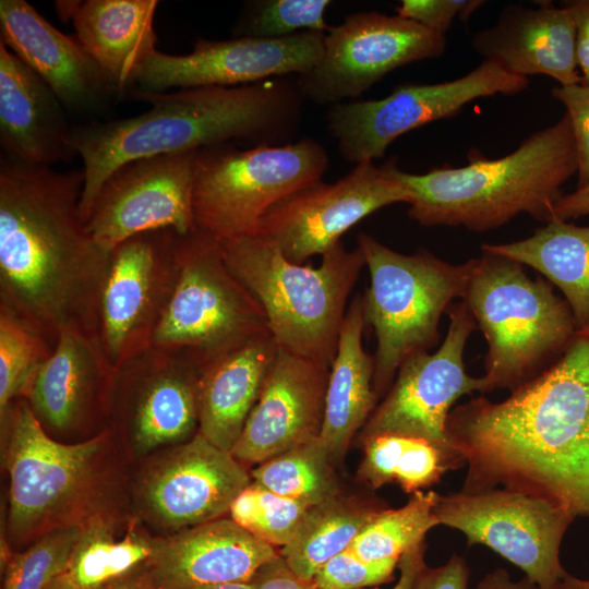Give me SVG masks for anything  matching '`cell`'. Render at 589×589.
<instances>
[{"instance_id": "obj_17", "label": "cell", "mask_w": 589, "mask_h": 589, "mask_svg": "<svg viewBox=\"0 0 589 589\" xmlns=\"http://www.w3.org/2000/svg\"><path fill=\"white\" fill-rule=\"evenodd\" d=\"M397 169L392 159L382 166L364 161L333 183H311L273 205L256 233L296 264L322 256L366 216L395 203H410Z\"/></svg>"}, {"instance_id": "obj_34", "label": "cell", "mask_w": 589, "mask_h": 589, "mask_svg": "<svg viewBox=\"0 0 589 589\" xmlns=\"http://www.w3.org/2000/svg\"><path fill=\"white\" fill-rule=\"evenodd\" d=\"M250 474L265 489L309 506L338 496L332 459L318 436L259 464Z\"/></svg>"}, {"instance_id": "obj_6", "label": "cell", "mask_w": 589, "mask_h": 589, "mask_svg": "<svg viewBox=\"0 0 589 589\" xmlns=\"http://www.w3.org/2000/svg\"><path fill=\"white\" fill-rule=\"evenodd\" d=\"M224 259L261 304L278 348L332 366L348 298L365 266L339 242L317 267L296 264L259 233L219 240Z\"/></svg>"}, {"instance_id": "obj_44", "label": "cell", "mask_w": 589, "mask_h": 589, "mask_svg": "<svg viewBox=\"0 0 589 589\" xmlns=\"http://www.w3.org/2000/svg\"><path fill=\"white\" fill-rule=\"evenodd\" d=\"M250 582L254 589H317L298 577L280 555L259 568Z\"/></svg>"}, {"instance_id": "obj_23", "label": "cell", "mask_w": 589, "mask_h": 589, "mask_svg": "<svg viewBox=\"0 0 589 589\" xmlns=\"http://www.w3.org/2000/svg\"><path fill=\"white\" fill-rule=\"evenodd\" d=\"M279 551L255 538L231 518H217L180 531L153 537L144 564L159 589H193L250 582Z\"/></svg>"}, {"instance_id": "obj_39", "label": "cell", "mask_w": 589, "mask_h": 589, "mask_svg": "<svg viewBox=\"0 0 589 589\" xmlns=\"http://www.w3.org/2000/svg\"><path fill=\"white\" fill-rule=\"evenodd\" d=\"M83 528L51 530L16 551L1 573V589H47L64 569Z\"/></svg>"}, {"instance_id": "obj_9", "label": "cell", "mask_w": 589, "mask_h": 589, "mask_svg": "<svg viewBox=\"0 0 589 589\" xmlns=\"http://www.w3.org/2000/svg\"><path fill=\"white\" fill-rule=\"evenodd\" d=\"M178 275L152 346L204 369L269 333L266 315L227 265L218 239L195 228L177 232Z\"/></svg>"}, {"instance_id": "obj_36", "label": "cell", "mask_w": 589, "mask_h": 589, "mask_svg": "<svg viewBox=\"0 0 589 589\" xmlns=\"http://www.w3.org/2000/svg\"><path fill=\"white\" fill-rule=\"evenodd\" d=\"M53 349L38 332L0 308V414L25 397Z\"/></svg>"}, {"instance_id": "obj_14", "label": "cell", "mask_w": 589, "mask_h": 589, "mask_svg": "<svg viewBox=\"0 0 589 589\" xmlns=\"http://www.w3.org/2000/svg\"><path fill=\"white\" fill-rule=\"evenodd\" d=\"M447 315L448 327L441 346L433 353H417L401 363L384 399L362 429V438L377 434L422 438L462 467L465 459L447 433L449 413L460 397L490 393V388L483 376H470L465 368L466 345L477 328L467 304L454 303Z\"/></svg>"}, {"instance_id": "obj_48", "label": "cell", "mask_w": 589, "mask_h": 589, "mask_svg": "<svg viewBox=\"0 0 589 589\" xmlns=\"http://www.w3.org/2000/svg\"><path fill=\"white\" fill-rule=\"evenodd\" d=\"M476 589H540L527 577L514 580L504 568H495L478 582Z\"/></svg>"}, {"instance_id": "obj_5", "label": "cell", "mask_w": 589, "mask_h": 589, "mask_svg": "<svg viewBox=\"0 0 589 589\" xmlns=\"http://www.w3.org/2000/svg\"><path fill=\"white\" fill-rule=\"evenodd\" d=\"M578 171L572 124L556 123L528 136L510 154L486 159L476 154L462 167L414 175L397 169L410 192L408 216L421 226L496 229L519 214L548 223L564 183Z\"/></svg>"}, {"instance_id": "obj_8", "label": "cell", "mask_w": 589, "mask_h": 589, "mask_svg": "<svg viewBox=\"0 0 589 589\" xmlns=\"http://www.w3.org/2000/svg\"><path fill=\"white\" fill-rule=\"evenodd\" d=\"M357 241L370 275L362 304L376 337L373 386L380 396L407 358L437 345L442 315L462 298L472 262L450 264L428 250L399 253L363 231Z\"/></svg>"}, {"instance_id": "obj_33", "label": "cell", "mask_w": 589, "mask_h": 589, "mask_svg": "<svg viewBox=\"0 0 589 589\" xmlns=\"http://www.w3.org/2000/svg\"><path fill=\"white\" fill-rule=\"evenodd\" d=\"M364 457L359 477L372 489L397 483L414 493L438 482L461 466L430 442L398 434H377L363 440Z\"/></svg>"}, {"instance_id": "obj_31", "label": "cell", "mask_w": 589, "mask_h": 589, "mask_svg": "<svg viewBox=\"0 0 589 589\" xmlns=\"http://www.w3.org/2000/svg\"><path fill=\"white\" fill-rule=\"evenodd\" d=\"M153 537L135 517L97 520L82 534L62 573L50 584L63 589H101L145 564Z\"/></svg>"}, {"instance_id": "obj_29", "label": "cell", "mask_w": 589, "mask_h": 589, "mask_svg": "<svg viewBox=\"0 0 589 589\" xmlns=\"http://www.w3.org/2000/svg\"><path fill=\"white\" fill-rule=\"evenodd\" d=\"M365 325L362 294H357L348 305L341 325L318 434L332 461L345 454L356 432L363 429L375 409L374 358L364 350L362 342Z\"/></svg>"}, {"instance_id": "obj_27", "label": "cell", "mask_w": 589, "mask_h": 589, "mask_svg": "<svg viewBox=\"0 0 589 589\" xmlns=\"http://www.w3.org/2000/svg\"><path fill=\"white\" fill-rule=\"evenodd\" d=\"M278 347L257 336L206 365L200 381L199 433L230 452L255 406Z\"/></svg>"}, {"instance_id": "obj_46", "label": "cell", "mask_w": 589, "mask_h": 589, "mask_svg": "<svg viewBox=\"0 0 589 589\" xmlns=\"http://www.w3.org/2000/svg\"><path fill=\"white\" fill-rule=\"evenodd\" d=\"M585 216H589V184L572 193L563 194L553 205L551 213V219L565 221Z\"/></svg>"}, {"instance_id": "obj_42", "label": "cell", "mask_w": 589, "mask_h": 589, "mask_svg": "<svg viewBox=\"0 0 589 589\" xmlns=\"http://www.w3.org/2000/svg\"><path fill=\"white\" fill-rule=\"evenodd\" d=\"M484 3L482 0H402L395 11L400 17L445 35L455 19L467 21Z\"/></svg>"}, {"instance_id": "obj_24", "label": "cell", "mask_w": 589, "mask_h": 589, "mask_svg": "<svg viewBox=\"0 0 589 589\" xmlns=\"http://www.w3.org/2000/svg\"><path fill=\"white\" fill-rule=\"evenodd\" d=\"M0 40L65 109L92 110L116 92L77 37L57 29L25 0L0 1Z\"/></svg>"}, {"instance_id": "obj_28", "label": "cell", "mask_w": 589, "mask_h": 589, "mask_svg": "<svg viewBox=\"0 0 589 589\" xmlns=\"http://www.w3.org/2000/svg\"><path fill=\"white\" fill-rule=\"evenodd\" d=\"M156 0L80 1L72 23L76 37L116 92L135 84L155 51Z\"/></svg>"}, {"instance_id": "obj_38", "label": "cell", "mask_w": 589, "mask_h": 589, "mask_svg": "<svg viewBox=\"0 0 589 589\" xmlns=\"http://www.w3.org/2000/svg\"><path fill=\"white\" fill-rule=\"evenodd\" d=\"M329 0H254L243 3L235 37L285 38L302 32H328L325 11Z\"/></svg>"}, {"instance_id": "obj_49", "label": "cell", "mask_w": 589, "mask_h": 589, "mask_svg": "<svg viewBox=\"0 0 589 589\" xmlns=\"http://www.w3.org/2000/svg\"><path fill=\"white\" fill-rule=\"evenodd\" d=\"M107 589H159L149 577L144 564L111 582Z\"/></svg>"}, {"instance_id": "obj_25", "label": "cell", "mask_w": 589, "mask_h": 589, "mask_svg": "<svg viewBox=\"0 0 589 589\" xmlns=\"http://www.w3.org/2000/svg\"><path fill=\"white\" fill-rule=\"evenodd\" d=\"M471 46L483 60L512 74L546 75L561 86L581 83L575 24L563 5L550 1L537 9L506 5L493 26L472 36Z\"/></svg>"}, {"instance_id": "obj_11", "label": "cell", "mask_w": 589, "mask_h": 589, "mask_svg": "<svg viewBox=\"0 0 589 589\" xmlns=\"http://www.w3.org/2000/svg\"><path fill=\"white\" fill-rule=\"evenodd\" d=\"M133 464L131 513L154 536L223 517L252 481L242 462L199 432Z\"/></svg>"}, {"instance_id": "obj_20", "label": "cell", "mask_w": 589, "mask_h": 589, "mask_svg": "<svg viewBox=\"0 0 589 589\" xmlns=\"http://www.w3.org/2000/svg\"><path fill=\"white\" fill-rule=\"evenodd\" d=\"M196 152L157 155L120 166L101 187L86 220L95 241L111 251L141 232L194 230Z\"/></svg>"}, {"instance_id": "obj_53", "label": "cell", "mask_w": 589, "mask_h": 589, "mask_svg": "<svg viewBox=\"0 0 589 589\" xmlns=\"http://www.w3.org/2000/svg\"><path fill=\"white\" fill-rule=\"evenodd\" d=\"M47 589H63V588H59V587H56V586H53V585H49V587H48ZM101 589H107V587H106V588H101Z\"/></svg>"}, {"instance_id": "obj_16", "label": "cell", "mask_w": 589, "mask_h": 589, "mask_svg": "<svg viewBox=\"0 0 589 589\" xmlns=\"http://www.w3.org/2000/svg\"><path fill=\"white\" fill-rule=\"evenodd\" d=\"M202 371L154 346L115 370L108 429L132 464L199 432Z\"/></svg>"}, {"instance_id": "obj_15", "label": "cell", "mask_w": 589, "mask_h": 589, "mask_svg": "<svg viewBox=\"0 0 589 589\" xmlns=\"http://www.w3.org/2000/svg\"><path fill=\"white\" fill-rule=\"evenodd\" d=\"M445 35L376 11L354 12L325 35L316 64L296 77L303 99L334 106L354 99L387 73L441 57Z\"/></svg>"}, {"instance_id": "obj_13", "label": "cell", "mask_w": 589, "mask_h": 589, "mask_svg": "<svg viewBox=\"0 0 589 589\" xmlns=\"http://www.w3.org/2000/svg\"><path fill=\"white\" fill-rule=\"evenodd\" d=\"M434 514L469 546H488L540 589H557L567 573L560 551L575 517L548 500L505 488L459 491L438 494Z\"/></svg>"}, {"instance_id": "obj_18", "label": "cell", "mask_w": 589, "mask_h": 589, "mask_svg": "<svg viewBox=\"0 0 589 589\" xmlns=\"http://www.w3.org/2000/svg\"><path fill=\"white\" fill-rule=\"evenodd\" d=\"M177 231L137 233L110 251L98 300V340L116 370L152 347L178 275Z\"/></svg>"}, {"instance_id": "obj_26", "label": "cell", "mask_w": 589, "mask_h": 589, "mask_svg": "<svg viewBox=\"0 0 589 589\" xmlns=\"http://www.w3.org/2000/svg\"><path fill=\"white\" fill-rule=\"evenodd\" d=\"M73 128L48 84L0 40L1 154L32 166L69 161Z\"/></svg>"}, {"instance_id": "obj_43", "label": "cell", "mask_w": 589, "mask_h": 589, "mask_svg": "<svg viewBox=\"0 0 589 589\" xmlns=\"http://www.w3.org/2000/svg\"><path fill=\"white\" fill-rule=\"evenodd\" d=\"M470 570L466 560L453 554L438 567L422 568L412 589H467Z\"/></svg>"}, {"instance_id": "obj_21", "label": "cell", "mask_w": 589, "mask_h": 589, "mask_svg": "<svg viewBox=\"0 0 589 589\" xmlns=\"http://www.w3.org/2000/svg\"><path fill=\"white\" fill-rule=\"evenodd\" d=\"M113 374L96 339L65 329L24 398L49 436L79 443L108 429Z\"/></svg>"}, {"instance_id": "obj_50", "label": "cell", "mask_w": 589, "mask_h": 589, "mask_svg": "<svg viewBox=\"0 0 589 589\" xmlns=\"http://www.w3.org/2000/svg\"><path fill=\"white\" fill-rule=\"evenodd\" d=\"M557 589H589V575L588 577L580 578L567 572Z\"/></svg>"}, {"instance_id": "obj_41", "label": "cell", "mask_w": 589, "mask_h": 589, "mask_svg": "<svg viewBox=\"0 0 589 589\" xmlns=\"http://www.w3.org/2000/svg\"><path fill=\"white\" fill-rule=\"evenodd\" d=\"M551 94L570 120L578 160L576 189H580L589 184V84L557 85Z\"/></svg>"}, {"instance_id": "obj_30", "label": "cell", "mask_w": 589, "mask_h": 589, "mask_svg": "<svg viewBox=\"0 0 589 589\" xmlns=\"http://www.w3.org/2000/svg\"><path fill=\"white\" fill-rule=\"evenodd\" d=\"M481 249L536 269L564 294L576 332L589 327V226L552 218L528 238Z\"/></svg>"}, {"instance_id": "obj_51", "label": "cell", "mask_w": 589, "mask_h": 589, "mask_svg": "<svg viewBox=\"0 0 589 589\" xmlns=\"http://www.w3.org/2000/svg\"><path fill=\"white\" fill-rule=\"evenodd\" d=\"M79 2L80 1H58L56 3V8H57L59 16L62 20L72 21V17L75 13Z\"/></svg>"}, {"instance_id": "obj_7", "label": "cell", "mask_w": 589, "mask_h": 589, "mask_svg": "<svg viewBox=\"0 0 589 589\" xmlns=\"http://www.w3.org/2000/svg\"><path fill=\"white\" fill-rule=\"evenodd\" d=\"M482 250L471 259L461 298L483 333L484 374L490 392L518 388L550 368L576 333L565 299L524 265Z\"/></svg>"}, {"instance_id": "obj_45", "label": "cell", "mask_w": 589, "mask_h": 589, "mask_svg": "<svg viewBox=\"0 0 589 589\" xmlns=\"http://www.w3.org/2000/svg\"><path fill=\"white\" fill-rule=\"evenodd\" d=\"M572 15L576 29L577 65L581 83L589 84V0H569L562 4Z\"/></svg>"}, {"instance_id": "obj_47", "label": "cell", "mask_w": 589, "mask_h": 589, "mask_svg": "<svg viewBox=\"0 0 589 589\" xmlns=\"http://www.w3.org/2000/svg\"><path fill=\"white\" fill-rule=\"evenodd\" d=\"M426 544L425 542L418 548L405 553L398 561L397 567L399 568V578L397 584L390 589H412L417 580L418 575L422 568L426 565L425 555ZM364 589V588H363Z\"/></svg>"}, {"instance_id": "obj_19", "label": "cell", "mask_w": 589, "mask_h": 589, "mask_svg": "<svg viewBox=\"0 0 589 589\" xmlns=\"http://www.w3.org/2000/svg\"><path fill=\"white\" fill-rule=\"evenodd\" d=\"M325 35L309 31L278 39L196 38L187 55L155 50L143 63L135 84L137 91L161 93L171 88L230 87L290 74L298 76L310 71L321 58Z\"/></svg>"}, {"instance_id": "obj_32", "label": "cell", "mask_w": 589, "mask_h": 589, "mask_svg": "<svg viewBox=\"0 0 589 589\" xmlns=\"http://www.w3.org/2000/svg\"><path fill=\"white\" fill-rule=\"evenodd\" d=\"M381 507L336 496L312 506L294 538L279 550L288 567L312 581L333 556L348 549Z\"/></svg>"}, {"instance_id": "obj_3", "label": "cell", "mask_w": 589, "mask_h": 589, "mask_svg": "<svg viewBox=\"0 0 589 589\" xmlns=\"http://www.w3.org/2000/svg\"><path fill=\"white\" fill-rule=\"evenodd\" d=\"M149 105L136 116L73 128L83 160L80 212L86 223L106 180L122 165L157 155L232 144L291 143L302 121L304 99L297 80L275 77L241 86L133 93Z\"/></svg>"}, {"instance_id": "obj_4", "label": "cell", "mask_w": 589, "mask_h": 589, "mask_svg": "<svg viewBox=\"0 0 589 589\" xmlns=\"http://www.w3.org/2000/svg\"><path fill=\"white\" fill-rule=\"evenodd\" d=\"M0 423L9 476L1 533L12 550L55 529L133 516L132 462L110 429L79 443L59 442L46 433L23 397L0 414Z\"/></svg>"}, {"instance_id": "obj_1", "label": "cell", "mask_w": 589, "mask_h": 589, "mask_svg": "<svg viewBox=\"0 0 589 589\" xmlns=\"http://www.w3.org/2000/svg\"><path fill=\"white\" fill-rule=\"evenodd\" d=\"M447 433L467 466L460 491L505 488L589 517V327L504 400L455 407Z\"/></svg>"}, {"instance_id": "obj_37", "label": "cell", "mask_w": 589, "mask_h": 589, "mask_svg": "<svg viewBox=\"0 0 589 589\" xmlns=\"http://www.w3.org/2000/svg\"><path fill=\"white\" fill-rule=\"evenodd\" d=\"M311 507L251 481L235 498L229 514L255 538L284 548L294 538Z\"/></svg>"}, {"instance_id": "obj_10", "label": "cell", "mask_w": 589, "mask_h": 589, "mask_svg": "<svg viewBox=\"0 0 589 589\" xmlns=\"http://www.w3.org/2000/svg\"><path fill=\"white\" fill-rule=\"evenodd\" d=\"M328 166L326 149L310 137L248 149L231 144L200 149L193 184L195 226L218 240L256 233L273 205L322 180Z\"/></svg>"}, {"instance_id": "obj_12", "label": "cell", "mask_w": 589, "mask_h": 589, "mask_svg": "<svg viewBox=\"0 0 589 589\" xmlns=\"http://www.w3.org/2000/svg\"><path fill=\"white\" fill-rule=\"evenodd\" d=\"M528 77L518 76L483 60L466 75L434 84L406 83L380 99L334 105L325 116L341 157L356 165L382 158L402 134L433 121L456 116L481 97L525 91Z\"/></svg>"}, {"instance_id": "obj_52", "label": "cell", "mask_w": 589, "mask_h": 589, "mask_svg": "<svg viewBox=\"0 0 589 589\" xmlns=\"http://www.w3.org/2000/svg\"><path fill=\"white\" fill-rule=\"evenodd\" d=\"M193 589H254L251 582H232V584H223L214 586H204Z\"/></svg>"}, {"instance_id": "obj_22", "label": "cell", "mask_w": 589, "mask_h": 589, "mask_svg": "<svg viewBox=\"0 0 589 589\" xmlns=\"http://www.w3.org/2000/svg\"><path fill=\"white\" fill-rule=\"evenodd\" d=\"M330 368L278 348L231 454L261 464L320 434Z\"/></svg>"}, {"instance_id": "obj_35", "label": "cell", "mask_w": 589, "mask_h": 589, "mask_svg": "<svg viewBox=\"0 0 589 589\" xmlns=\"http://www.w3.org/2000/svg\"><path fill=\"white\" fill-rule=\"evenodd\" d=\"M438 493L417 491L399 508H382L360 531L349 549L368 562L397 560L424 543L438 520L434 506Z\"/></svg>"}, {"instance_id": "obj_2", "label": "cell", "mask_w": 589, "mask_h": 589, "mask_svg": "<svg viewBox=\"0 0 589 589\" xmlns=\"http://www.w3.org/2000/svg\"><path fill=\"white\" fill-rule=\"evenodd\" d=\"M83 170L59 172L1 154L0 308L55 348L65 329L98 342V300L110 251L80 212Z\"/></svg>"}, {"instance_id": "obj_40", "label": "cell", "mask_w": 589, "mask_h": 589, "mask_svg": "<svg viewBox=\"0 0 589 589\" xmlns=\"http://www.w3.org/2000/svg\"><path fill=\"white\" fill-rule=\"evenodd\" d=\"M397 560L368 562L349 548L329 558L312 579L317 589H363L394 579Z\"/></svg>"}]
</instances>
